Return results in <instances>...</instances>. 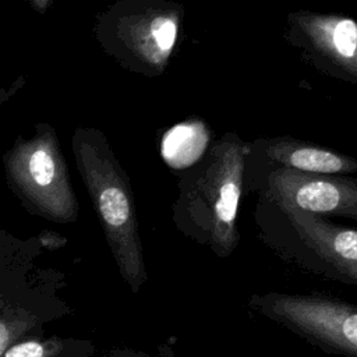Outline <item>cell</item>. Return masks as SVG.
I'll list each match as a JSON object with an SVG mask.
<instances>
[{
  "mask_svg": "<svg viewBox=\"0 0 357 357\" xmlns=\"http://www.w3.org/2000/svg\"><path fill=\"white\" fill-rule=\"evenodd\" d=\"M247 152L248 141L227 131L178 176L172 222L218 258H229L240 243L237 220Z\"/></svg>",
  "mask_w": 357,
  "mask_h": 357,
  "instance_id": "cell-1",
  "label": "cell"
},
{
  "mask_svg": "<svg viewBox=\"0 0 357 357\" xmlns=\"http://www.w3.org/2000/svg\"><path fill=\"white\" fill-rule=\"evenodd\" d=\"M71 151L119 272L138 293L148 273L130 178L99 128L77 127Z\"/></svg>",
  "mask_w": 357,
  "mask_h": 357,
  "instance_id": "cell-2",
  "label": "cell"
},
{
  "mask_svg": "<svg viewBox=\"0 0 357 357\" xmlns=\"http://www.w3.org/2000/svg\"><path fill=\"white\" fill-rule=\"evenodd\" d=\"M254 222L258 238L282 261L357 287V229L262 197H257Z\"/></svg>",
  "mask_w": 357,
  "mask_h": 357,
  "instance_id": "cell-3",
  "label": "cell"
},
{
  "mask_svg": "<svg viewBox=\"0 0 357 357\" xmlns=\"http://www.w3.org/2000/svg\"><path fill=\"white\" fill-rule=\"evenodd\" d=\"M183 21L184 7L176 0H116L96 14L92 32L124 70L155 78L170 64Z\"/></svg>",
  "mask_w": 357,
  "mask_h": 357,
  "instance_id": "cell-4",
  "label": "cell"
},
{
  "mask_svg": "<svg viewBox=\"0 0 357 357\" xmlns=\"http://www.w3.org/2000/svg\"><path fill=\"white\" fill-rule=\"evenodd\" d=\"M7 184L33 215L57 223H74L79 205L56 130L46 121L32 137H18L3 155Z\"/></svg>",
  "mask_w": 357,
  "mask_h": 357,
  "instance_id": "cell-5",
  "label": "cell"
},
{
  "mask_svg": "<svg viewBox=\"0 0 357 357\" xmlns=\"http://www.w3.org/2000/svg\"><path fill=\"white\" fill-rule=\"evenodd\" d=\"M248 308L290 331L314 347L343 357H357V305L322 294L283 291L254 293Z\"/></svg>",
  "mask_w": 357,
  "mask_h": 357,
  "instance_id": "cell-6",
  "label": "cell"
},
{
  "mask_svg": "<svg viewBox=\"0 0 357 357\" xmlns=\"http://www.w3.org/2000/svg\"><path fill=\"white\" fill-rule=\"evenodd\" d=\"M244 191L321 216L357 220V178L289 169L244 173Z\"/></svg>",
  "mask_w": 357,
  "mask_h": 357,
  "instance_id": "cell-7",
  "label": "cell"
},
{
  "mask_svg": "<svg viewBox=\"0 0 357 357\" xmlns=\"http://www.w3.org/2000/svg\"><path fill=\"white\" fill-rule=\"evenodd\" d=\"M284 40L321 74L357 85V20L340 13L291 11Z\"/></svg>",
  "mask_w": 357,
  "mask_h": 357,
  "instance_id": "cell-8",
  "label": "cell"
},
{
  "mask_svg": "<svg viewBox=\"0 0 357 357\" xmlns=\"http://www.w3.org/2000/svg\"><path fill=\"white\" fill-rule=\"evenodd\" d=\"M272 169L347 176L357 172V158L289 135L259 137L248 141L244 173Z\"/></svg>",
  "mask_w": 357,
  "mask_h": 357,
  "instance_id": "cell-9",
  "label": "cell"
},
{
  "mask_svg": "<svg viewBox=\"0 0 357 357\" xmlns=\"http://www.w3.org/2000/svg\"><path fill=\"white\" fill-rule=\"evenodd\" d=\"M36 325L32 311L0 303V356Z\"/></svg>",
  "mask_w": 357,
  "mask_h": 357,
  "instance_id": "cell-10",
  "label": "cell"
},
{
  "mask_svg": "<svg viewBox=\"0 0 357 357\" xmlns=\"http://www.w3.org/2000/svg\"><path fill=\"white\" fill-rule=\"evenodd\" d=\"M66 349V342L59 337L28 339L15 342L0 357H59Z\"/></svg>",
  "mask_w": 357,
  "mask_h": 357,
  "instance_id": "cell-11",
  "label": "cell"
},
{
  "mask_svg": "<svg viewBox=\"0 0 357 357\" xmlns=\"http://www.w3.org/2000/svg\"><path fill=\"white\" fill-rule=\"evenodd\" d=\"M25 82H26L25 75H18L10 85L7 86L0 85V107L4 103H7L20 89H22L25 86Z\"/></svg>",
  "mask_w": 357,
  "mask_h": 357,
  "instance_id": "cell-12",
  "label": "cell"
},
{
  "mask_svg": "<svg viewBox=\"0 0 357 357\" xmlns=\"http://www.w3.org/2000/svg\"><path fill=\"white\" fill-rule=\"evenodd\" d=\"M31 8H33L39 14H46L49 8L57 1V0H26Z\"/></svg>",
  "mask_w": 357,
  "mask_h": 357,
  "instance_id": "cell-13",
  "label": "cell"
},
{
  "mask_svg": "<svg viewBox=\"0 0 357 357\" xmlns=\"http://www.w3.org/2000/svg\"><path fill=\"white\" fill-rule=\"evenodd\" d=\"M103 357H155V356H151L142 351H134V350H116Z\"/></svg>",
  "mask_w": 357,
  "mask_h": 357,
  "instance_id": "cell-14",
  "label": "cell"
}]
</instances>
